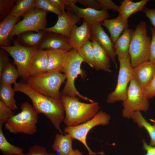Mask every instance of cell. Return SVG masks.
I'll use <instances>...</instances> for the list:
<instances>
[{"label":"cell","instance_id":"1","mask_svg":"<svg viewBox=\"0 0 155 155\" xmlns=\"http://www.w3.org/2000/svg\"><path fill=\"white\" fill-rule=\"evenodd\" d=\"M16 92H22L28 96L32 101V106L38 113H42L47 118L60 133L62 131L61 124L64 121L65 111L61 99L41 94L34 90L25 82H16L14 85Z\"/></svg>","mask_w":155,"mask_h":155},{"label":"cell","instance_id":"2","mask_svg":"<svg viewBox=\"0 0 155 155\" xmlns=\"http://www.w3.org/2000/svg\"><path fill=\"white\" fill-rule=\"evenodd\" d=\"M61 99L65 111L63 122L67 127L76 126L88 121L100 108L98 102H82L76 96L61 95Z\"/></svg>","mask_w":155,"mask_h":155},{"label":"cell","instance_id":"3","mask_svg":"<svg viewBox=\"0 0 155 155\" xmlns=\"http://www.w3.org/2000/svg\"><path fill=\"white\" fill-rule=\"evenodd\" d=\"M21 111L10 117L5 124V128L13 134L32 135L37 132L38 114L28 102L21 105Z\"/></svg>","mask_w":155,"mask_h":155},{"label":"cell","instance_id":"4","mask_svg":"<svg viewBox=\"0 0 155 155\" xmlns=\"http://www.w3.org/2000/svg\"><path fill=\"white\" fill-rule=\"evenodd\" d=\"M66 79L64 73L53 71L29 76L25 82L32 89L41 94L61 99V94L60 88Z\"/></svg>","mask_w":155,"mask_h":155},{"label":"cell","instance_id":"5","mask_svg":"<svg viewBox=\"0 0 155 155\" xmlns=\"http://www.w3.org/2000/svg\"><path fill=\"white\" fill-rule=\"evenodd\" d=\"M84 61L79 55L77 50L72 49L69 51L65 64L61 72L66 75V82L62 91L61 95L70 96H78L91 103L94 101L82 95L77 90L74 84L75 79L79 75L84 77V72L81 65Z\"/></svg>","mask_w":155,"mask_h":155},{"label":"cell","instance_id":"6","mask_svg":"<svg viewBox=\"0 0 155 155\" xmlns=\"http://www.w3.org/2000/svg\"><path fill=\"white\" fill-rule=\"evenodd\" d=\"M151 40V38L148 35L146 22H140L134 31L129 48L133 68L149 61Z\"/></svg>","mask_w":155,"mask_h":155},{"label":"cell","instance_id":"7","mask_svg":"<svg viewBox=\"0 0 155 155\" xmlns=\"http://www.w3.org/2000/svg\"><path fill=\"white\" fill-rule=\"evenodd\" d=\"M110 119L109 115L101 111L88 121L76 126H66L63 131L69 134L73 140L75 139L81 142L87 149L88 155H103V152H95L91 150L87 143V136L89 131L93 127L100 125H107L109 124Z\"/></svg>","mask_w":155,"mask_h":155},{"label":"cell","instance_id":"8","mask_svg":"<svg viewBox=\"0 0 155 155\" xmlns=\"http://www.w3.org/2000/svg\"><path fill=\"white\" fill-rule=\"evenodd\" d=\"M0 47L13 58L20 76L25 82L29 77L30 67L34 57L38 50L37 47L24 46L18 40H14L13 46Z\"/></svg>","mask_w":155,"mask_h":155},{"label":"cell","instance_id":"9","mask_svg":"<svg viewBox=\"0 0 155 155\" xmlns=\"http://www.w3.org/2000/svg\"><path fill=\"white\" fill-rule=\"evenodd\" d=\"M48 12L35 8L26 13L23 16L22 20L16 23L13 27L9 38L25 32H38L43 30L47 25L46 17Z\"/></svg>","mask_w":155,"mask_h":155},{"label":"cell","instance_id":"10","mask_svg":"<svg viewBox=\"0 0 155 155\" xmlns=\"http://www.w3.org/2000/svg\"><path fill=\"white\" fill-rule=\"evenodd\" d=\"M148 99L137 81L133 79L129 82L127 88L126 99L123 102V117L129 118L135 111H147L150 106Z\"/></svg>","mask_w":155,"mask_h":155},{"label":"cell","instance_id":"11","mask_svg":"<svg viewBox=\"0 0 155 155\" xmlns=\"http://www.w3.org/2000/svg\"><path fill=\"white\" fill-rule=\"evenodd\" d=\"M118 59L120 67L117 84L115 90L107 96L106 102L108 103L124 101L127 97V85L133 79V68L131 64L130 57Z\"/></svg>","mask_w":155,"mask_h":155},{"label":"cell","instance_id":"12","mask_svg":"<svg viewBox=\"0 0 155 155\" xmlns=\"http://www.w3.org/2000/svg\"><path fill=\"white\" fill-rule=\"evenodd\" d=\"M81 19L73 12L67 11L65 13L58 16L57 21L54 26L46 28L42 31L59 34L69 38L72 28L80 21Z\"/></svg>","mask_w":155,"mask_h":155},{"label":"cell","instance_id":"13","mask_svg":"<svg viewBox=\"0 0 155 155\" xmlns=\"http://www.w3.org/2000/svg\"><path fill=\"white\" fill-rule=\"evenodd\" d=\"M67 11H71L80 18H83L90 25L101 23L109 17L107 10H98L90 7L81 8L75 5L66 6Z\"/></svg>","mask_w":155,"mask_h":155},{"label":"cell","instance_id":"14","mask_svg":"<svg viewBox=\"0 0 155 155\" xmlns=\"http://www.w3.org/2000/svg\"><path fill=\"white\" fill-rule=\"evenodd\" d=\"M133 68V79L137 81L144 93L155 75V64L149 61Z\"/></svg>","mask_w":155,"mask_h":155},{"label":"cell","instance_id":"15","mask_svg":"<svg viewBox=\"0 0 155 155\" xmlns=\"http://www.w3.org/2000/svg\"><path fill=\"white\" fill-rule=\"evenodd\" d=\"M91 35L105 50L117 67L115 44L103 29L101 23L91 26Z\"/></svg>","mask_w":155,"mask_h":155},{"label":"cell","instance_id":"16","mask_svg":"<svg viewBox=\"0 0 155 155\" xmlns=\"http://www.w3.org/2000/svg\"><path fill=\"white\" fill-rule=\"evenodd\" d=\"M91 26L84 20L79 26L75 25L71 32L69 42L72 49L78 50L89 40L91 37Z\"/></svg>","mask_w":155,"mask_h":155},{"label":"cell","instance_id":"17","mask_svg":"<svg viewBox=\"0 0 155 155\" xmlns=\"http://www.w3.org/2000/svg\"><path fill=\"white\" fill-rule=\"evenodd\" d=\"M45 38L37 47L39 50L60 49L69 51L72 48L69 38L59 34L46 32Z\"/></svg>","mask_w":155,"mask_h":155},{"label":"cell","instance_id":"18","mask_svg":"<svg viewBox=\"0 0 155 155\" xmlns=\"http://www.w3.org/2000/svg\"><path fill=\"white\" fill-rule=\"evenodd\" d=\"M73 140L68 134H57L55 135L52 148L59 155H83L78 150L73 149Z\"/></svg>","mask_w":155,"mask_h":155},{"label":"cell","instance_id":"19","mask_svg":"<svg viewBox=\"0 0 155 155\" xmlns=\"http://www.w3.org/2000/svg\"><path fill=\"white\" fill-rule=\"evenodd\" d=\"M91 40L94 51V68L96 70H104L111 72L110 58L106 53L91 34Z\"/></svg>","mask_w":155,"mask_h":155},{"label":"cell","instance_id":"20","mask_svg":"<svg viewBox=\"0 0 155 155\" xmlns=\"http://www.w3.org/2000/svg\"><path fill=\"white\" fill-rule=\"evenodd\" d=\"M48 63V57L46 50L38 49L30 65L29 76H36L47 72Z\"/></svg>","mask_w":155,"mask_h":155},{"label":"cell","instance_id":"21","mask_svg":"<svg viewBox=\"0 0 155 155\" xmlns=\"http://www.w3.org/2000/svg\"><path fill=\"white\" fill-rule=\"evenodd\" d=\"M128 20L123 19L120 16L111 19H106L101 23L108 30L111 39L115 43L122 32L128 27Z\"/></svg>","mask_w":155,"mask_h":155},{"label":"cell","instance_id":"22","mask_svg":"<svg viewBox=\"0 0 155 155\" xmlns=\"http://www.w3.org/2000/svg\"><path fill=\"white\" fill-rule=\"evenodd\" d=\"M48 57L47 72L61 71L65 62L69 51L56 49L46 50Z\"/></svg>","mask_w":155,"mask_h":155},{"label":"cell","instance_id":"23","mask_svg":"<svg viewBox=\"0 0 155 155\" xmlns=\"http://www.w3.org/2000/svg\"><path fill=\"white\" fill-rule=\"evenodd\" d=\"M133 32L132 29L126 28L114 43L115 53L118 59L130 57L129 48Z\"/></svg>","mask_w":155,"mask_h":155},{"label":"cell","instance_id":"24","mask_svg":"<svg viewBox=\"0 0 155 155\" xmlns=\"http://www.w3.org/2000/svg\"><path fill=\"white\" fill-rule=\"evenodd\" d=\"M20 17L10 14L6 17L0 23V46H11L9 38L10 34L14 26Z\"/></svg>","mask_w":155,"mask_h":155},{"label":"cell","instance_id":"25","mask_svg":"<svg viewBox=\"0 0 155 155\" xmlns=\"http://www.w3.org/2000/svg\"><path fill=\"white\" fill-rule=\"evenodd\" d=\"M149 0H142L137 2H132L131 0H124L120 2L119 15L123 19L128 20L133 14L142 11Z\"/></svg>","mask_w":155,"mask_h":155},{"label":"cell","instance_id":"26","mask_svg":"<svg viewBox=\"0 0 155 155\" xmlns=\"http://www.w3.org/2000/svg\"><path fill=\"white\" fill-rule=\"evenodd\" d=\"M46 32L43 31L36 32L32 31L25 32L18 36V41L22 42L24 46L37 47L44 40Z\"/></svg>","mask_w":155,"mask_h":155},{"label":"cell","instance_id":"27","mask_svg":"<svg viewBox=\"0 0 155 155\" xmlns=\"http://www.w3.org/2000/svg\"><path fill=\"white\" fill-rule=\"evenodd\" d=\"M15 92L11 85L0 84V100L13 111L18 108L14 98Z\"/></svg>","mask_w":155,"mask_h":155},{"label":"cell","instance_id":"28","mask_svg":"<svg viewBox=\"0 0 155 155\" xmlns=\"http://www.w3.org/2000/svg\"><path fill=\"white\" fill-rule=\"evenodd\" d=\"M130 118L140 128H144L148 133L150 138L149 145L155 147V125H152L144 117L140 111H136L132 114Z\"/></svg>","mask_w":155,"mask_h":155},{"label":"cell","instance_id":"29","mask_svg":"<svg viewBox=\"0 0 155 155\" xmlns=\"http://www.w3.org/2000/svg\"><path fill=\"white\" fill-rule=\"evenodd\" d=\"M20 76L17 68L12 63L9 62L0 73L1 84H14Z\"/></svg>","mask_w":155,"mask_h":155},{"label":"cell","instance_id":"30","mask_svg":"<svg viewBox=\"0 0 155 155\" xmlns=\"http://www.w3.org/2000/svg\"><path fill=\"white\" fill-rule=\"evenodd\" d=\"M0 127V150L3 155H25L23 149L9 143Z\"/></svg>","mask_w":155,"mask_h":155},{"label":"cell","instance_id":"31","mask_svg":"<svg viewBox=\"0 0 155 155\" xmlns=\"http://www.w3.org/2000/svg\"><path fill=\"white\" fill-rule=\"evenodd\" d=\"M35 8V0H17L9 14L20 17L28 11Z\"/></svg>","mask_w":155,"mask_h":155},{"label":"cell","instance_id":"32","mask_svg":"<svg viewBox=\"0 0 155 155\" xmlns=\"http://www.w3.org/2000/svg\"><path fill=\"white\" fill-rule=\"evenodd\" d=\"M80 56L90 67L94 68V51L91 42L88 41L77 50Z\"/></svg>","mask_w":155,"mask_h":155},{"label":"cell","instance_id":"33","mask_svg":"<svg viewBox=\"0 0 155 155\" xmlns=\"http://www.w3.org/2000/svg\"><path fill=\"white\" fill-rule=\"evenodd\" d=\"M35 7L36 8L51 12L58 16L63 14L61 10L56 7L49 0H35Z\"/></svg>","mask_w":155,"mask_h":155},{"label":"cell","instance_id":"34","mask_svg":"<svg viewBox=\"0 0 155 155\" xmlns=\"http://www.w3.org/2000/svg\"><path fill=\"white\" fill-rule=\"evenodd\" d=\"M17 0H0V21L1 22L10 11Z\"/></svg>","mask_w":155,"mask_h":155},{"label":"cell","instance_id":"35","mask_svg":"<svg viewBox=\"0 0 155 155\" xmlns=\"http://www.w3.org/2000/svg\"><path fill=\"white\" fill-rule=\"evenodd\" d=\"M14 115L15 113L13 111L0 100V127H2L3 125Z\"/></svg>","mask_w":155,"mask_h":155},{"label":"cell","instance_id":"36","mask_svg":"<svg viewBox=\"0 0 155 155\" xmlns=\"http://www.w3.org/2000/svg\"><path fill=\"white\" fill-rule=\"evenodd\" d=\"M25 155H56L52 153H49L43 147L35 144L31 147L28 153Z\"/></svg>","mask_w":155,"mask_h":155},{"label":"cell","instance_id":"37","mask_svg":"<svg viewBox=\"0 0 155 155\" xmlns=\"http://www.w3.org/2000/svg\"><path fill=\"white\" fill-rule=\"evenodd\" d=\"M100 9L107 10L111 9L119 12V6L116 5L111 0H98Z\"/></svg>","mask_w":155,"mask_h":155},{"label":"cell","instance_id":"38","mask_svg":"<svg viewBox=\"0 0 155 155\" xmlns=\"http://www.w3.org/2000/svg\"><path fill=\"white\" fill-rule=\"evenodd\" d=\"M150 29L152 33V38L150 44L149 61L155 64V28L151 27Z\"/></svg>","mask_w":155,"mask_h":155},{"label":"cell","instance_id":"39","mask_svg":"<svg viewBox=\"0 0 155 155\" xmlns=\"http://www.w3.org/2000/svg\"><path fill=\"white\" fill-rule=\"evenodd\" d=\"M77 2L88 7L101 10L98 0H77Z\"/></svg>","mask_w":155,"mask_h":155},{"label":"cell","instance_id":"40","mask_svg":"<svg viewBox=\"0 0 155 155\" xmlns=\"http://www.w3.org/2000/svg\"><path fill=\"white\" fill-rule=\"evenodd\" d=\"M4 50H0V73L10 62L7 55L4 52Z\"/></svg>","mask_w":155,"mask_h":155},{"label":"cell","instance_id":"41","mask_svg":"<svg viewBox=\"0 0 155 155\" xmlns=\"http://www.w3.org/2000/svg\"><path fill=\"white\" fill-rule=\"evenodd\" d=\"M144 94L148 99L155 96V75L151 84L144 92Z\"/></svg>","mask_w":155,"mask_h":155},{"label":"cell","instance_id":"42","mask_svg":"<svg viewBox=\"0 0 155 155\" xmlns=\"http://www.w3.org/2000/svg\"><path fill=\"white\" fill-rule=\"evenodd\" d=\"M142 11L155 28V9L145 7Z\"/></svg>","mask_w":155,"mask_h":155},{"label":"cell","instance_id":"43","mask_svg":"<svg viewBox=\"0 0 155 155\" xmlns=\"http://www.w3.org/2000/svg\"><path fill=\"white\" fill-rule=\"evenodd\" d=\"M142 142L143 149L146 152L145 155H155V147L148 145L144 139L142 140Z\"/></svg>","mask_w":155,"mask_h":155},{"label":"cell","instance_id":"44","mask_svg":"<svg viewBox=\"0 0 155 155\" xmlns=\"http://www.w3.org/2000/svg\"><path fill=\"white\" fill-rule=\"evenodd\" d=\"M57 8L61 10L63 14L65 13V11L66 5L63 0H49Z\"/></svg>","mask_w":155,"mask_h":155},{"label":"cell","instance_id":"45","mask_svg":"<svg viewBox=\"0 0 155 155\" xmlns=\"http://www.w3.org/2000/svg\"><path fill=\"white\" fill-rule=\"evenodd\" d=\"M66 6H71L75 5L77 0H63Z\"/></svg>","mask_w":155,"mask_h":155}]
</instances>
